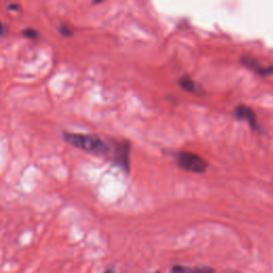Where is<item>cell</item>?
I'll use <instances>...</instances> for the list:
<instances>
[{
  "label": "cell",
  "instance_id": "6da1fadb",
  "mask_svg": "<svg viewBox=\"0 0 273 273\" xmlns=\"http://www.w3.org/2000/svg\"><path fill=\"white\" fill-rule=\"evenodd\" d=\"M63 139L74 147L85 150V152L95 155H106L109 153L108 144L95 135L63 132Z\"/></svg>",
  "mask_w": 273,
  "mask_h": 273
},
{
  "label": "cell",
  "instance_id": "7a4b0ae2",
  "mask_svg": "<svg viewBox=\"0 0 273 273\" xmlns=\"http://www.w3.org/2000/svg\"><path fill=\"white\" fill-rule=\"evenodd\" d=\"M177 166L184 171L201 174L208 168L207 161L200 155L189 152H179L174 155Z\"/></svg>",
  "mask_w": 273,
  "mask_h": 273
},
{
  "label": "cell",
  "instance_id": "3957f363",
  "mask_svg": "<svg viewBox=\"0 0 273 273\" xmlns=\"http://www.w3.org/2000/svg\"><path fill=\"white\" fill-rule=\"evenodd\" d=\"M130 144L126 142H117L114 148V162L121 169L128 172L130 169L129 162Z\"/></svg>",
  "mask_w": 273,
  "mask_h": 273
},
{
  "label": "cell",
  "instance_id": "277c9868",
  "mask_svg": "<svg viewBox=\"0 0 273 273\" xmlns=\"http://www.w3.org/2000/svg\"><path fill=\"white\" fill-rule=\"evenodd\" d=\"M234 115L237 120L247 122L251 128L255 130H257L259 128L256 114H255V112L251 108L246 106V105H239V106H237L236 109L234 110Z\"/></svg>",
  "mask_w": 273,
  "mask_h": 273
},
{
  "label": "cell",
  "instance_id": "5b68a950",
  "mask_svg": "<svg viewBox=\"0 0 273 273\" xmlns=\"http://www.w3.org/2000/svg\"><path fill=\"white\" fill-rule=\"evenodd\" d=\"M242 64H245L250 69H253L255 73H257L261 76H268V75H273V65L269 66H263L260 65L257 61H255L251 58H242L241 59Z\"/></svg>",
  "mask_w": 273,
  "mask_h": 273
},
{
  "label": "cell",
  "instance_id": "8992f818",
  "mask_svg": "<svg viewBox=\"0 0 273 273\" xmlns=\"http://www.w3.org/2000/svg\"><path fill=\"white\" fill-rule=\"evenodd\" d=\"M170 273H216L213 268L210 267H194V268H190V267L186 266H173Z\"/></svg>",
  "mask_w": 273,
  "mask_h": 273
},
{
  "label": "cell",
  "instance_id": "52a82bcc",
  "mask_svg": "<svg viewBox=\"0 0 273 273\" xmlns=\"http://www.w3.org/2000/svg\"><path fill=\"white\" fill-rule=\"evenodd\" d=\"M178 84L184 91L188 92V93H201L202 92L201 86L197 84L194 80H192L189 77H182L178 80Z\"/></svg>",
  "mask_w": 273,
  "mask_h": 273
},
{
  "label": "cell",
  "instance_id": "ba28073f",
  "mask_svg": "<svg viewBox=\"0 0 273 273\" xmlns=\"http://www.w3.org/2000/svg\"><path fill=\"white\" fill-rule=\"evenodd\" d=\"M22 33H24V36L28 39H31V40H34V39H38L39 38V33L34 30V29L32 28H27L25 29L24 31H22Z\"/></svg>",
  "mask_w": 273,
  "mask_h": 273
},
{
  "label": "cell",
  "instance_id": "9c48e42d",
  "mask_svg": "<svg viewBox=\"0 0 273 273\" xmlns=\"http://www.w3.org/2000/svg\"><path fill=\"white\" fill-rule=\"evenodd\" d=\"M59 30H60L62 36H64V37H71L72 34H73L72 29L69 28L68 26H65V25H61Z\"/></svg>",
  "mask_w": 273,
  "mask_h": 273
},
{
  "label": "cell",
  "instance_id": "30bf717a",
  "mask_svg": "<svg viewBox=\"0 0 273 273\" xmlns=\"http://www.w3.org/2000/svg\"><path fill=\"white\" fill-rule=\"evenodd\" d=\"M9 29L5 26L2 21H0V37H4L8 33Z\"/></svg>",
  "mask_w": 273,
  "mask_h": 273
},
{
  "label": "cell",
  "instance_id": "8fae6325",
  "mask_svg": "<svg viewBox=\"0 0 273 273\" xmlns=\"http://www.w3.org/2000/svg\"><path fill=\"white\" fill-rule=\"evenodd\" d=\"M20 8V5H17V4H10L8 5V10H12V11H17Z\"/></svg>",
  "mask_w": 273,
  "mask_h": 273
},
{
  "label": "cell",
  "instance_id": "7c38bea8",
  "mask_svg": "<svg viewBox=\"0 0 273 273\" xmlns=\"http://www.w3.org/2000/svg\"><path fill=\"white\" fill-rule=\"evenodd\" d=\"M104 273H114V269H112V268H108V269L105 270Z\"/></svg>",
  "mask_w": 273,
  "mask_h": 273
},
{
  "label": "cell",
  "instance_id": "4fadbf2b",
  "mask_svg": "<svg viewBox=\"0 0 273 273\" xmlns=\"http://www.w3.org/2000/svg\"><path fill=\"white\" fill-rule=\"evenodd\" d=\"M154 273H160L159 271H156V272H154Z\"/></svg>",
  "mask_w": 273,
  "mask_h": 273
}]
</instances>
